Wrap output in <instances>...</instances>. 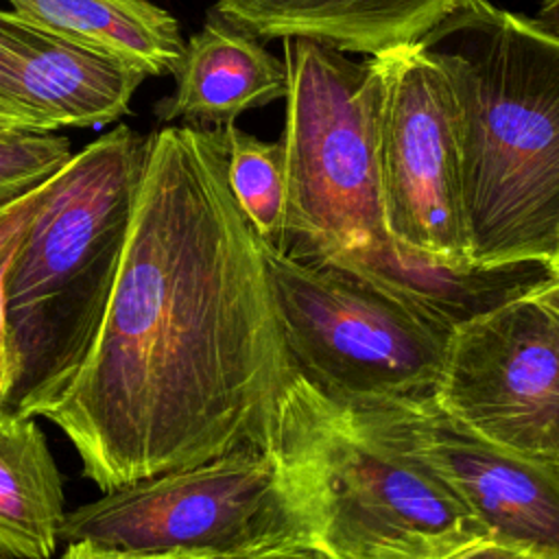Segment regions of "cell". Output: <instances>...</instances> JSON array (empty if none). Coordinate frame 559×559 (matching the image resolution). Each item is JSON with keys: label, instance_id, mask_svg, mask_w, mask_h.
Masks as SVG:
<instances>
[{"label": "cell", "instance_id": "1", "mask_svg": "<svg viewBox=\"0 0 559 559\" xmlns=\"http://www.w3.org/2000/svg\"><path fill=\"white\" fill-rule=\"evenodd\" d=\"M293 373L223 131L164 124L148 133L100 330L33 417L52 421L107 491L236 448L271 452Z\"/></svg>", "mask_w": 559, "mask_h": 559}, {"label": "cell", "instance_id": "2", "mask_svg": "<svg viewBox=\"0 0 559 559\" xmlns=\"http://www.w3.org/2000/svg\"><path fill=\"white\" fill-rule=\"evenodd\" d=\"M452 85L476 262L559 255V39L467 0L419 41Z\"/></svg>", "mask_w": 559, "mask_h": 559}, {"label": "cell", "instance_id": "3", "mask_svg": "<svg viewBox=\"0 0 559 559\" xmlns=\"http://www.w3.org/2000/svg\"><path fill=\"white\" fill-rule=\"evenodd\" d=\"M271 454L325 559H450L493 542L428 465L299 373L280 397Z\"/></svg>", "mask_w": 559, "mask_h": 559}, {"label": "cell", "instance_id": "4", "mask_svg": "<svg viewBox=\"0 0 559 559\" xmlns=\"http://www.w3.org/2000/svg\"><path fill=\"white\" fill-rule=\"evenodd\" d=\"M148 135L116 124L57 173L7 273L17 380L4 406L33 417L79 369L116 284Z\"/></svg>", "mask_w": 559, "mask_h": 559}, {"label": "cell", "instance_id": "5", "mask_svg": "<svg viewBox=\"0 0 559 559\" xmlns=\"http://www.w3.org/2000/svg\"><path fill=\"white\" fill-rule=\"evenodd\" d=\"M282 251L328 260L389 236L380 190V72L371 57L356 63L312 39H282Z\"/></svg>", "mask_w": 559, "mask_h": 559}, {"label": "cell", "instance_id": "6", "mask_svg": "<svg viewBox=\"0 0 559 559\" xmlns=\"http://www.w3.org/2000/svg\"><path fill=\"white\" fill-rule=\"evenodd\" d=\"M264 255L295 373L343 404L435 397L452 332L330 260Z\"/></svg>", "mask_w": 559, "mask_h": 559}, {"label": "cell", "instance_id": "7", "mask_svg": "<svg viewBox=\"0 0 559 559\" xmlns=\"http://www.w3.org/2000/svg\"><path fill=\"white\" fill-rule=\"evenodd\" d=\"M59 539L210 559L308 546L275 459L260 448H236L107 489L66 511Z\"/></svg>", "mask_w": 559, "mask_h": 559}, {"label": "cell", "instance_id": "8", "mask_svg": "<svg viewBox=\"0 0 559 559\" xmlns=\"http://www.w3.org/2000/svg\"><path fill=\"white\" fill-rule=\"evenodd\" d=\"M382 83L380 190L391 238L445 260H472L452 85L419 44L371 57Z\"/></svg>", "mask_w": 559, "mask_h": 559}, {"label": "cell", "instance_id": "9", "mask_svg": "<svg viewBox=\"0 0 559 559\" xmlns=\"http://www.w3.org/2000/svg\"><path fill=\"white\" fill-rule=\"evenodd\" d=\"M435 400L483 439L559 463V310L524 297L456 328Z\"/></svg>", "mask_w": 559, "mask_h": 559}, {"label": "cell", "instance_id": "10", "mask_svg": "<svg viewBox=\"0 0 559 559\" xmlns=\"http://www.w3.org/2000/svg\"><path fill=\"white\" fill-rule=\"evenodd\" d=\"M354 406L445 480L493 542L559 559V463L528 459L483 439L435 397Z\"/></svg>", "mask_w": 559, "mask_h": 559}, {"label": "cell", "instance_id": "11", "mask_svg": "<svg viewBox=\"0 0 559 559\" xmlns=\"http://www.w3.org/2000/svg\"><path fill=\"white\" fill-rule=\"evenodd\" d=\"M328 260L365 277L417 317L452 334L472 319L535 297L559 282V271L546 260H445L391 236Z\"/></svg>", "mask_w": 559, "mask_h": 559}, {"label": "cell", "instance_id": "12", "mask_svg": "<svg viewBox=\"0 0 559 559\" xmlns=\"http://www.w3.org/2000/svg\"><path fill=\"white\" fill-rule=\"evenodd\" d=\"M146 76L0 9V96L55 129L116 122Z\"/></svg>", "mask_w": 559, "mask_h": 559}, {"label": "cell", "instance_id": "13", "mask_svg": "<svg viewBox=\"0 0 559 559\" xmlns=\"http://www.w3.org/2000/svg\"><path fill=\"white\" fill-rule=\"evenodd\" d=\"M467 0H216L214 13L262 39H312L341 52L415 46Z\"/></svg>", "mask_w": 559, "mask_h": 559}, {"label": "cell", "instance_id": "14", "mask_svg": "<svg viewBox=\"0 0 559 559\" xmlns=\"http://www.w3.org/2000/svg\"><path fill=\"white\" fill-rule=\"evenodd\" d=\"M175 92L155 105L159 122L223 129L255 107L286 96L284 59L271 55L258 37L210 11L201 31L186 39L175 70Z\"/></svg>", "mask_w": 559, "mask_h": 559}, {"label": "cell", "instance_id": "15", "mask_svg": "<svg viewBox=\"0 0 559 559\" xmlns=\"http://www.w3.org/2000/svg\"><path fill=\"white\" fill-rule=\"evenodd\" d=\"M28 24L144 76L175 74L186 39L153 0H7Z\"/></svg>", "mask_w": 559, "mask_h": 559}, {"label": "cell", "instance_id": "16", "mask_svg": "<svg viewBox=\"0 0 559 559\" xmlns=\"http://www.w3.org/2000/svg\"><path fill=\"white\" fill-rule=\"evenodd\" d=\"M63 518L61 474L37 417L0 404V555L50 559Z\"/></svg>", "mask_w": 559, "mask_h": 559}, {"label": "cell", "instance_id": "17", "mask_svg": "<svg viewBox=\"0 0 559 559\" xmlns=\"http://www.w3.org/2000/svg\"><path fill=\"white\" fill-rule=\"evenodd\" d=\"M229 188L247 221L266 247L286 240V164L282 140H260L236 124L221 129Z\"/></svg>", "mask_w": 559, "mask_h": 559}, {"label": "cell", "instance_id": "18", "mask_svg": "<svg viewBox=\"0 0 559 559\" xmlns=\"http://www.w3.org/2000/svg\"><path fill=\"white\" fill-rule=\"evenodd\" d=\"M72 153L70 138L55 131H0V203L61 170Z\"/></svg>", "mask_w": 559, "mask_h": 559}, {"label": "cell", "instance_id": "19", "mask_svg": "<svg viewBox=\"0 0 559 559\" xmlns=\"http://www.w3.org/2000/svg\"><path fill=\"white\" fill-rule=\"evenodd\" d=\"M57 173L44 179L41 183L33 186L31 190L0 203V404H7L17 380V354H15L9 323H7V301H4L7 273L35 212L50 194Z\"/></svg>", "mask_w": 559, "mask_h": 559}, {"label": "cell", "instance_id": "20", "mask_svg": "<svg viewBox=\"0 0 559 559\" xmlns=\"http://www.w3.org/2000/svg\"><path fill=\"white\" fill-rule=\"evenodd\" d=\"M0 131H57L55 124L39 116L37 111H31L26 107H20L7 98L0 96Z\"/></svg>", "mask_w": 559, "mask_h": 559}, {"label": "cell", "instance_id": "21", "mask_svg": "<svg viewBox=\"0 0 559 559\" xmlns=\"http://www.w3.org/2000/svg\"><path fill=\"white\" fill-rule=\"evenodd\" d=\"M61 559H210V557H194V555H148V552H124L100 548L90 542H74L66 544Z\"/></svg>", "mask_w": 559, "mask_h": 559}, {"label": "cell", "instance_id": "22", "mask_svg": "<svg viewBox=\"0 0 559 559\" xmlns=\"http://www.w3.org/2000/svg\"><path fill=\"white\" fill-rule=\"evenodd\" d=\"M450 559H542V557L520 550V548H513V546L498 544V542H485V544L472 546Z\"/></svg>", "mask_w": 559, "mask_h": 559}, {"label": "cell", "instance_id": "23", "mask_svg": "<svg viewBox=\"0 0 559 559\" xmlns=\"http://www.w3.org/2000/svg\"><path fill=\"white\" fill-rule=\"evenodd\" d=\"M231 559H325V557L312 546H288V548H277V550H266V552H255L245 557H231Z\"/></svg>", "mask_w": 559, "mask_h": 559}, {"label": "cell", "instance_id": "24", "mask_svg": "<svg viewBox=\"0 0 559 559\" xmlns=\"http://www.w3.org/2000/svg\"><path fill=\"white\" fill-rule=\"evenodd\" d=\"M533 22L548 35L559 39V0H542Z\"/></svg>", "mask_w": 559, "mask_h": 559}, {"label": "cell", "instance_id": "25", "mask_svg": "<svg viewBox=\"0 0 559 559\" xmlns=\"http://www.w3.org/2000/svg\"><path fill=\"white\" fill-rule=\"evenodd\" d=\"M537 299H542V301H546L548 306H552V308H557L559 310V282L555 284V286H550V288H546V290H542L539 295H535Z\"/></svg>", "mask_w": 559, "mask_h": 559}, {"label": "cell", "instance_id": "26", "mask_svg": "<svg viewBox=\"0 0 559 559\" xmlns=\"http://www.w3.org/2000/svg\"><path fill=\"white\" fill-rule=\"evenodd\" d=\"M552 264H555V269H557V271H559V255H557V260H555V262H552Z\"/></svg>", "mask_w": 559, "mask_h": 559}, {"label": "cell", "instance_id": "27", "mask_svg": "<svg viewBox=\"0 0 559 559\" xmlns=\"http://www.w3.org/2000/svg\"><path fill=\"white\" fill-rule=\"evenodd\" d=\"M0 559H7V557H2V555H0Z\"/></svg>", "mask_w": 559, "mask_h": 559}]
</instances>
